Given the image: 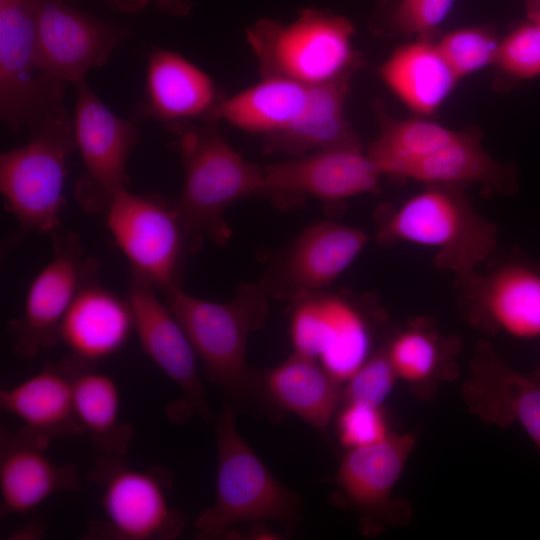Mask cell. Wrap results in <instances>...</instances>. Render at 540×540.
Returning a JSON list of instances; mask_svg holds the SVG:
<instances>
[{"label":"cell","instance_id":"cell-1","mask_svg":"<svg viewBox=\"0 0 540 540\" xmlns=\"http://www.w3.org/2000/svg\"><path fill=\"white\" fill-rule=\"evenodd\" d=\"M220 121L177 125V150L184 170L181 193L174 206L191 252L204 240L226 245L231 229L225 213L235 202L261 195V165L244 159L218 131Z\"/></svg>","mask_w":540,"mask_h":540},{"label":"cell","instance_id":"cell-2","mask_svg":"<svg viewBox=\"0 0 540 540\" xmlns=\"http://www.w3.org/2000/svg\"><path fill=\"white\" fill-rule=\"evenodd\" d=\"M375 237L383 246L432 249L433 264L455 278L490 260L498 245L495 224L477 212L465 188L448 185H424L397 207L382 209Z\"/></svg>","mask_w":540,"mask_h":540},{"label":"cell","instance_id":"cell-3","mask_svg":"<svg viewBox=\"0 0 540 540\" xmlns=\"http://www.w3.org/2000/svg\"><path fill=\"white\" fill-rule=\"evenodd\" d=\"M163 293L208 380L226 393L235 408L249 404L256 371L246 364V347L250 333L264 324L268 313L269 297L263 287L240 285L226 302L195 297L180 286Z\"/></svg>","mask_w":540,"mask_h":540},{"label":"cell","instance_id":"cell-4","mask_svg":"<svg viewBox=\"0 0 540 540\" xmlns=\"http://www.w3.org/2000/svg\"><path fill=\"white\" fill-rule=\"evenodd\" d=\"M355 27L343 15L319 7H307L295 19L281 22L261 18L245 30L261 77L283 78L318 86L364 64L353 47Z\"/></svg>","mask_w":540,"mask_h":540},{"label":"cell","instance_id":"cell-5","mask_svg":"<svg viewBox=\"0 0 540 540\" xmlns=\"http://www.w3.org/2000/svg\"><path fill=\"white\" fill-rule=\"evenodd\" d=\"M217 444L216 494L212 506L194 521L198 539H219L234 524L267 520L287 529L300 520V497L283 486L266 468L235 425V407L227 398L215 422Z\"/></svg>","mask_w":540,"mask_h":540},{"label":"cell","instance_id":"cell-6","mask_svg":"<svg viewBox=\"0 0 540 540\" xmlns=\"http://www.w3.org/2000/svg\"><path fill=\"white\" fill-rule=\"evenodd\" d=\"M386 322L375 299L323 290L293 302L291 342L344 384L386 340Z\"/></svg>","mask_w":540,"mask_h":540},{"label":"cell","instance_id":"cell-7","mask_svg":"<svg viewBox=\"0 0 540 540\" xmlns=\"http://www.w3.org/2000/svg\"><path fill=\"white\" fill-rule=\"evenodd\" d=\"M29 140L0 155V190L18 223V237L60 229L67 159L76 149L73 119L50 120Z\"/></svg>","mask_w":540,"mask_h":540},{"label":"cell","instance_id":"cell-8","mask_svg":"<svg viewBox=\"0 0 540 540\" xmlns=\"http://www.w3.org/2000/svg\"><path fill=\"white\" fill-rule=\"evenodd\" d=\"M88 479L101 489L104 520L92 521L90 539L171 540L185 519L168 502L171 477L164 469L130 468L123 457L99 455Z\"/></svg>","mask_w":540,"mask_h":540},{"label":"cell","instance_id":"cell-9","mask_svg":"<svg viewBox=\"0 0 540 540\" xmlns=\"http://www.w3.org/2000/svg\"><path fill=\"white\" fill-rule=\"evenodd\" d=\"M35 13L36 0H0V116L12 132L31 133L67 115L66 84L37 63Z\"/></svg>","mask_w":540,"mask_h":540},{"label":"cell","instance_id":"cell-10","mask_svg":"<svg viewBox=\"0 0 540 540\" xmlns=\"http://www.w3.org/2000/svg\"><path fill=\"white\" fill-rule=\"evenodd\" d=\"M53 257L31 282L22 314L7 332L13 353L31 360L59 342L62 321L80 291L99 280V263L80 239L61 228L52 235Z\"/></svg>","mask_w":540,"mask_h":540},{"label":"cell","instance_id":"cell-11","mask_svg":"<svg viewBox=\"0 0 540 540\" xmlns=\"http://www.w3.org/2000/svg\"><path fill=\"white\" fill-rule=\"evenodd\" d=\"M466 322L488 335L540 337V262L507 256L487 270L455 278Z\"/></svg>","mask_w":540,"mask_h":540},{"label":"cell","instance_id":"cell-12","mask_svg":"<svg viewBox=\"0 0 540 540\" xmlns=\"http://www.w3.org/2000/svg\"><path fill=\"white\" fill-rule=\"evenodd\" d=\"M413 433H391L384 440L347 450L333 477L334 501L353 511L366 536H377L391 527L407 525L411 505L393 496L414 449Z\"/></svg>","mask_w":540,"mask_h":540},{"label":"cell","instance_id":"cell-13","mask_svg":"<svg viewBox=\"0 0 540 540\" xmlns=\"http://www.w3.org/2000/svg\"><path fill=\"white\" fill-rule=\"evenodd\" d=\"M104 215L131 272L162 292L179 286L181 264L190 247L174 202L125 188L116 193Z\"/></svg>","mask_w":540,"mask_h":540},{"label":"cell","instance_id":"cell-14","mask_svg":"<svg viewBox=\"0 0 540 540\" xmlns=\"http://www.w3.org/2000/svg\"><path fill=\"white\" fill-rule=\"evenodd\" d=\"M75 87L74 131L83 172L74 194L88 213L104 214L112 199L128 183L127 162L139 141V131L130 121L114 114L85 79Z\"/></svg>","mask_w":540,"mask_h":540},{"label":"cell","instance_id":"cell-15","mask_svg":"<svg viewBox=\"0 0 540 540\" xmlns=\"http://www.w3.org/2000/svg\"><path fill=\"white\" fill-rule=\"evenodd\" d=\"M76 0H36L37 63L48 78L75 84L102 66L125 37L119 26L78 8Z\"/></svg>","mask_w":540,"mask_h":540},{"label":"cell","instance_id":"cell-16","mask_svg":"<svg viewBox=\"0 0 540 540\" xmlns=\"http://www.w3.org/2000/svg\"><path fill=\"white\" fill-rule=\"evenodd\" d=\"M262 196L276 201L311 196L327 203L375 192L382 175L361 143L319 149L261 165Z\"/></svg>","mask_w":540,"mask_h":540},{"label":"cell","instance_id":"cell-17","mask_svg":"<svg viewBox=\"0 0 540 540\" xmlns=\"http://www.w3.org/2000/svg\"><path fill=\"white\" fill-rule=\"evenodd\" d=\"M370 240L362 229L332 221L315 223L280 254L261 286L268 297L292 303L331 285Z\"/></svg>","mask_w":540,"mask_h":540},{"label":"cell","instance_id":"cell-18","mask_svg":"<svg viewBox=\"0 0 540 540\" xmlns=\"http://www.w3.org/2000/svg\"><path fill=\"white\" fill-rule=\"evenodd\" d=\"M157 287L131 272L127 300L143 352L180 389L189 412L214 418L199 377L196 353L181 324L156 293Z\"/></svg>","mask_w":540,"mask_h":540},{"label":"cell","instance_id":"cell-19","mask_svg":"<svg viewBox=\"0 0 540 540\" xmlns=\"http://www.w3.org/2000/svg\"><path fill=\"white\" fill-rule=\"evenodd\" d=\"M469 412L488 425L520 424L540 450V382L512 368L480 339L461 388Z\"/></svg>","mask_w":540,"mask_h":540},{"label":"cell","instance_id":"cell-20","mask_svg":"<svg viewBox=\"0 0 540 540\" xmlns=\"http://www.w3.org/2000/svg\"><path fill=\"white\" fill-rule=\"evenodd\" d=\"M214 81L182 55L154 48L148 55L141 117L160 121L168 130L186 123L220 121L225 98Z\"/></svg>","mask_w":540,"mask_h":540},{"label":"cell","instance_id":"cell-21","mask_svg":"<svg viewBox=\"0 0 540 540\" xmlns=\"http://www.w3.org/2000/svg\"><path fill=\"white\" fill-rule=\"evenodd\" d=\"M48 447L1 426V515L27 514L56 493L81 489L77 466L54 463L46 454Z\"/></svg>","mask_w":540,"mask_h":540},{"label":"cell","instance_id":"cell-22","mask_svg":"<svg viewBox=\"0 0 540 540\" xmlns=\"http://www.w3.org/2000/svg\"><path fill=\"white\" fill-rule=\"evenodd\" d=\"M343 385L316 359L294 352L276 367L256 371L252 401L292 413L327 435Z\"/></svg>","mask_w":540,"mask_h":540},{"label":"cell","instance_id":"cell-23","mask_svg":"<svg viewBox=\"0 0 540 540\" xmlns=\"http://www.w3.org/2000/svg\"><path fill=\"white\" fill-rule=\"evenodd\" d=\"M0 407L22 421L21 433L47 446L59 437L85 434L76 412L66 359L2 389Z\"/></svg>","mask_w":540,"mask_h":540},{"label":"cell","instance_id":"cell-24","mask_svg":"<svg viewBox=\"0 0 540 540\" xmlns=\"http://www.w3.org/2000/svg\"><path fill=\"white\" fill-rule=\"evenodd\" d=\"M386 350L398 378L419 398L430 399L440 384L459 376L460 338L442 332L429 317H416L392 331Z\"/></svg>","mask_w":540,"mask_h":540},{"label":"cell","instance_id":"cell-25","mask_svg":"<svg viewBox=\"0 0 540 540\" xmlns=\"http://www.w3.org/2000/svg\"><path fill=\"white\" fill-rule=\"evenodd\" d=\"M132 331L134 321L128 300L102 287L97 280L83 288L68 309L59 341L72 356L95 364L121 350Z\"/></svg>","mask_w":540,"mask_h":540},{"label":"cell","instance_id":"cell-26","mask_svg":"<svg viewBox=\"0 0 540 540\" xmlns=\"http://www.w3.org/2000/svg\"><path fill=\"white\" fill-rule=\"evenodd\" d=\"M386 87L420 117L434 114L459 79L427 37L397 47L379 68Z\"/></svg>","mask_w":540,"mask_h":540},{"label":"cell","instance_id":"cell-27","mask_svg":"<svg viewBox=\"0 0 540 540\" xmlns=\"http://www.w3.org/2000/svg\"><path fill=\"white\" fill-rule=\"evenodd\" d=\"M355 74L348 73L313 86L309 101L295 122L285 131L263 138L264 151L294 157L323 148L361 143L345 114Z\"/></svg>","mask_w":540,"mask_h":540},{"label":"cell","instance_id":"cell-28","mask_svg":"<svg viewBox=\"0 0 540 540\" xmlns=\"http://www.w3.org/2000/svg\"><path fill=\"white\" fill-rule=\"evenodd\" d=\"M405 179L423 185H480L486 192L508 195L517 191L514 171L493 158L483 148L478 133L472 131H461L450 143L414 165Z\"/></svg>","mask_w":540,"mask_h":540},{"label":"cell","instance_id":"cell-29","mask_svg":"<svg viewBox=\"0 0 540 540\" xmlns=\"http://www.w3.org/2000/svg\"><path fill=\"white\" fill-rule=\"evenodd\" d=\"M78 418L99 455L124 457L134 428L120 418V391L115 380L97 372L94 363L66 358Z\"/></svg>","mask_w":540,"mask_h":540},{"label":"cell","instance_id":"cell-30","mask_svg":"<svg viewBox=\"0 0 540 540\" xmlns=\"http://www.w3.org/2000/svg\"><path fill=\"white\" fill-rule=\"evenodd\" d=\"M313 86L283 78L261 80L225 97L217 110L220 121L263 138L285 131L302 114Z\"/></svg>","mask_w":540,"mask_h":540},{"label":"cell","instance_id":"cell-31","mask_svg":"<svg viewBox=\"0 0 540 540\" xmlns=\"http://www.w3.org/2000/svg\"><path fill=\"white\" fill-rule=\"evenodd\" d=\"M374 109L379 133L365 150L382 177L405 179L414 165L450 143L461 132L420 116L395 118L381 103L375 104Z\"/></svg>","mask_w":540,"mask_h":540},{"label":"cell","instance_id":"cell-32","mask_svg":"<svg viewBox=\"0 0 540 540\" xmlns=\"http://www.w3.org/2000/svg\"><path fill=\"white\" fill-rule=\"evenodd\" d=\"M455 0H384L372 20L374 31L386 35L427 37L448 16Z\"/></svg>","mask_w":540,"mask_h":540},{"label":"cell","instance_id":"cell-33","mask_svg":"<svg viewBox=\"0 0 540 540\" xmlns=\"http://www.w3.org/2000/svg\"><path fill=\"white\" fill-rule=\"evenodd\" d=\"M499 41L483 27H462L446 33L436 46L459 81L495 64Z\"/></svg>","mask_w":540,"mask_h":540},{"label":"cell","instance_id":"cell-34","mask_svg":"<svg viewBox=\"0 0 540 540\" xmlns=\"http://www.w3.org/2000/svg\"><path fill=\"white\" fill-rule=\"evenodd\" d=\"M386 340L344 383L341 403L357 402L382 406L399 379L388 357Z\"/></svg>","mask_w":540,"mask_h":540},{"label":"cell","instance_id":"cell-35","mask_svg":"<svg viewBox=\"0 0 540 540\" xmlns=\"http://www.w3.org/2000/svg\"><path fill=\"white\" fill-rule=\"evenodd\" d=\"M495 64L515 80H531L540 76V30L531 22H523L499 41Z\"/></svg>","mask_w":540,"mask_h":540},{"label":"cell","instance_id":"cell-36","mask_svg":"<svg viewBox=\"0 0 540 540\" xmlns=\"http://www.w3.org/2000/svg\"><path fill=\"white\" fill-rule=\"evenodd\" d=\"M336 413L338 440L346 450L378 443L392 433L382 406L346 402Z\"/></svg>","mask_w":540,"mask_h":540},{"label":"cell","instance_id":"cell-37","mask_svg":"<svg viewBox=\"0 0 540 540\" xmlns=\"http://www.w3.org/2000/svg\"><path fill=\"white\" fill-rule=\"evenodd\" d=\"M157 7L170 15L173 16H186L188 15L193 7L191 0H154Z\"/></svg>","mask_w":540,"mask_h":540},{"label":"cell","instance_id":"cell-38","mask_svg":"<svg viewBox=\"0 0 540 540\" xmlns=\"http://www.w3.org/2000/svg\"><path fill=\"white\" fill-rule=\"evenodd\" d=\"M45 527L42 522H30L20 529L15 530L10 539L27 540L39 539L44 535Z\"/></svg>","mask_w":540,"mask_h":540},{"label":"cell","instance_id":"cell-39","mask_svg":"<svg viewBox=\"0 0 540 540\" xmlns=\"http://www.w3.org/2000/svg\"><path fill=\"white\" fill-rule=\"evenodd\" d=\"M150 0H105L113 8L127 12L136 13L144 9Z\"/></svg>","mask_w":540,"mask_h":540},{"label":"cell","instance_id":"cell-40","mask_svg":"<svg viewBox=\"0 0 540 540\" xmlns=\"http://www.w3.org/2000/svg\"><path fill=\"white\" fill-rule=\"evenodd\" d=\"M528 21L540 30V0H526Z\"/></svg>","mask_w":540,"mask_h":540},{"label":"cell","instance_id":"cell-41","mask_svg":"<svg viewBox=\"0 0 540 540\" xmlns=\"http://www.w3.org/2000/svg\"><path fill=\"white\" fill-rule=\"evenodd\" d=\"M530 375L540 382V363L537 367L530 373Z\"/></svg>","mask_w":540,"mask_h":540}]
</instances>
